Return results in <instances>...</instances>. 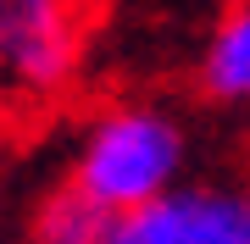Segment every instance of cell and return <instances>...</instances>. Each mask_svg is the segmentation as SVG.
Here are the masks:
<instances>
[{
    "instance_id": "obj_4",
    "label": "cell",
    "mask_w": 250,
    "mask_h": 244,
    "mask_svg": "<svg viewBox=\"0 0 250 244\" xmlns=\"http://www.w3.org/2000/svg\"><path fill=\"white\" fill-rule=\"evenodd\" d=\"M195 83L211 106L250 111V0H228L200 45Z\"/></svg>"
},
{
    "instance_id": "obj_3",
    "label": "cell",
    "mask_w": 250,
    "mask_h": 244,
    "mask_svg": "<svg viewBox=\"0 0 250 244\" xmlns=\"http://www.w3.org/2000/svg\"><path fill=\"white\" fill-rule=\"evenodd\" d=\"M111 244H250V183H178L128 211Z\"/></svg>"
},
{
    "instance_id": "obj_1",
    "label": "cell",
    "mask_w": 250,
    "mask_h": 244,
    "mask_svg": "<svg viewBox=\"0 0 250 244\" xmlns=\"http://www.w3.org/2000/svg\"><path fill=\"white\" fill-rule=\"evenodd\" d=\"M189 167V133L172 111L145 106V100H123V106L95 111L89 128L78 133L67 178L117 217L150 206L156 194L178 189Z\"/></svg>"
},
{
    "instance_id": "obj_5",
    "label": "cell",
    "mask_w": 250,
    "mask_h": 244,
    "mask_svg": "<svg viewBox=\"0 0 250 244\" xmlns=\"http://www.w3.org/2000/svg\"><path fill=\"white\" fill-rule=\"evenodd\" d=\"M117 222L123 217H117L111 206H100V200L83 194L72 178H62L34 206V217H28V244H111Z\"/></svg>"
},
{
    "instance_id": "obj_2",
    "label": "cell",
    "mask_w": 250,
    "mask_h": 244,
    "mask_svg": "<svg viewBox=\"0 0 250 244\" xmlns=\"http://www.w3.org/2000/svg\"><path fill=\"white\" fill-rule=\"evenodd\" d=\"M95 0H0V106L50 111L78 89Z\"/></svg>"
}]
</instances>
